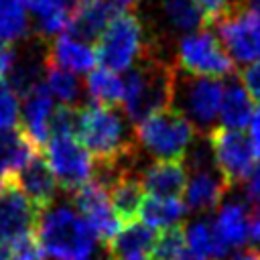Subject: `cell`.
<instances>
[{
    "mask_svg": "<svg viewBox=\"0 0 260 260\" xmlns=\"http://www.w3.org/2000/svg\"><path fill=\"white\" fill-rule=\"evenodd\" d=\"M134 65L124 77V114L134 126L142 120L173 108L177 87V67L167 63L158 53L152 51Z\"/></svg>",
    "mask_w": 260,
    "mask_h": 260,
    "instance_id": "obj_1",
    "label": "cell"
},
{
    "mask_svg": "<svg viewBox=\"0 0 260 260\" xmlns=\"http://www.w3.org/2000/svg\"><path fill=\"white\" fill-rule=\"evenodd\" d=\"M75 136L93 156V162L118 160L138 150L126 118L118 110L106 106L85 104L77 108Z\"/></svg>",
    "mask_w": 260,
    "mask_h": 260,
    "instance_id": "obj_2",
    "label": "cell"
},
{
    "mask_svg": "<svg viewBox=\"0 0 260 260\" xmlns=\"http://www.w3.org/2000/svg\"><path fill=\"white\" fill-rule=\"evenodd\" d=\"M35 228L45 256L53 260H91L95 256L98 236L71 207L51 205L39 215Z\"/></svg>",
    "mask_w": 260,
    "mask_h": 260,
    "instance_id": "obj_3",
    "label": "cell"
},
{
    "mask_svg": "<svg viewBox=\"0 0 260 260\" xmlns=\"http://www.w3.org/2000/svg\"><path fill=\"white\" fill-rule=\"evenodd\" d=\"M199 132L175 108L154 114L134 126L138 150L156 160H185Z\"/></svg>",
    "mask_w": 260,
    "mask_h": 260,
    "instance_id": "obj_4",
    "label": "cell"
},
{
    "mask_svg": "<svg viewBox=\"0 0 260 260\" xmlns=\"http://www.w3.org/2000/svg\"><path fill=\"white\" fill-rule=\"evenodd\" d=\"M144 24L138 16L126 14L112 20L98 39L95 57L110 71H130L150 49Z\"/></svg>",
    "mask_w": 260,
    "mask_h": 260,
    "instance_id": "obj_5",
    "label": "cell"
},
{
    "mask_svg": "<svg viewBox=\"0 0 260 260\" xmlns=\"http://www.w3.org/2000/svg\"><path fill=\"white\" fill-rule=\"evenodd\" d=\"M177 65L193 77H225L234 73V61L221 41L205 28L187 32L177 43Z\"/></svg>",
    "mask_w": 260,
    "mask_h": 260,
    "instance_id": "obj_6",
    "label": "cell"
},
{
    "mask_svg": "<svg viewBox=\"0 0 260 260\" xmlns=\"http://www.w3.org/2000/svg\"><path fill=\"white\" fill-rule=\"evenodd\" d=\"M223 83L213 77H177L173 108L179 110L199 134L211 132L219 116Z\"/></svg>",
    "mask_w": 260,
    "mask_h": 260,
    "instance_id": "obj_7",
    "label": "cell"
},
{
    "mask_svg": "<svg viewBox=\"0 0 260 260\" xmlns=\"http://www.w3.org/2000/svg\"><path fill=\"white\" fill-rule=\"evenodd\" d=\"M217 39L234 63L252 65L260 61V8L236 6L215 20Z\"/></svg>",
    "mask_w": 260,
    "mask_h": 260,
    "instance_id": "obj_8",
    "label": "cell"
},
{
    "mask_svg": "<svg viewBox=\"0 0 260 260\" xmlns=\"http://www.w3.org/2000/svg\"><path fill=\"white\" fill-rule=\"evenodd\" d=\"M211 154H213V165L215 171L223 177L230 189L236 185L244 183L248 175L252 173L254 165V152L250 146V140L244 132L240 130H228V128H213L211 132L205 134Z\"/></svg>",
    "mask_w": 260,
    "mask_h": 260,
    "instance_id": "obj_9",
    "label": "cell"
},
{
    "mask_svg": "<svg viewBox=\"0 0 260 260\" xmlns=\"http://www.w3.org/2000/svg\"><path fill=\"white\" fill-rule=\"evenodd\" d=\"M43 150L45 160L63 191L73 193L91 179L93 158L75 136H51Z\"/></svg>",
    "mask_w": 260,
    "mask_h": 260,
    "instance_id": "obj_10",
    "label": "cell"
},
{
    "mask_svg": "<svg viewBox=\"0 0 260 260\" xmlns=\"http://www.w3.org/2000/svg\"><path fill=\"white\" fill-rule=\"evenodd\" d=\"M69 195H71V203L75 205L77 211L83 213V219L91 225L98 240L108 244L120 230V219L112 209L108 191L89 179Z\"/></svg>",
    "mask_w": 260,
    "mask_h": 260,
    "instance_id": "obj_11",
    "label": "cell"
},
{
    "mask_svg": "<svg viewBox=\"0 0 260 260\" xmlns=\"http://www.w3.org/2000/svg\"><path fill=\"white\" fill-rule=\"evenodd\" d=\"M55 112L53 95L45 81H41L37 87H32L24 95V106L20 114V130L24 136L35 144L37 150H43V146L49 142V122Z\"/></svg>",
    "mask_w": 260,
    "mask_h": 260,
    "instance_id": "obj_12",
    "label": "cell"
},
{
    "mask_svg": "<svg viewBox=\"0 0 260 260\" xmlns=\"http://www.w3.org/2000/svg\"><path fill=\"white\" fill-rule=\"evenodd\" d=\"M12 183L28 197V201L37 207L39 213H43L45 209H49L55 201L57 195V179L51 173L45 156L41 152H37L14 177Z\"/></svg>",
    "mask_w": 260,
    "mask_h": 260,
    "instance_id": "obj_13",
    "label": "cell"
},
{
    "mask_svg": "<svg viewBox=\"0 0 260 260\" xmlns=\"http://www.w3.org/2000/svg\"><path fill=\"white\" fill-rule=\"evenodd\" d=\"M39 215L37 207L10 179L0 191V238L12 242L16 236L30 232V228L37 225Z\"/></svg>",
    "mask_w": 260,
    "mask_h": 260,
    "instance_id": "obj_14",
    "label": "cell"
},
{
    "mask_svg": "<svg viewBox=\"0 0 260 260\" xmlns=\"http://www.w3.org/2000/svg\"><path fill=\"white\" fill-rule=\"evenodd\" d=\"M250 205L242 197H228L219 207L211 225L221 240V244L232 252L236 248L246 246L250 240Z\"/></svg>",
    "mask_w": 260,
    "mask_h": 260,
    "instance_id": "obj_15",
    "label": "cell"
},
{
    "mask_svg": "<svg viewBox=\"0 0 260 260\" xmlns=\"http://www.w3.org/2000/svg\"><path fill=\"white\" fill-rule=\"evenodd\" d=\"M228 191V183L215 169L191 171L183 191L185 205L193 213H209L223 203Z\"/></svg>",
    "mask_w": 260,
    "mask_h": 260,
    "instance_id": "obj_16",
    "label": "cell"
},
{
    "mask_svg": "<svg viewBox=\"0 0 260 260\" xmlns=\"http://www.w3.org/2000/svg\"><path fill=\"white\" fill-rule=\"evenodd\" d=\"M81 0H26L32 30L39 41H49L69 28L73 12Z\"/></svg>",
    "mask_w": 260,
    "mask_h": 260,
    "instance_id": "obj_17",
    "label": "cell"
},
{
    "mask_svg": "<svg viewBox=\"0 0 260 260\" xmlns=\"http://www.w3.org/2000/svg\"><path fill=\"white\" fill-rule=\"evenodd\" d=\"M142 189L152 197H177L187 185V167L183 160H152L138 169Z\"/></svg>",
    "mask_w": 260,
    "mask_h": 260,
    "instance_id": "obj_18",
    "label": "cell"
},
{
    "mask_svg": "<svg viewBox=\"0 0 260 260\" xmlns=\"http://www.w3.org/2000/svg\"><path fill=\"white\" fill-rule=\"evenodd\" d=\"M47 61L71 73H89L93 71L98 57L95 49L89 43L69 32H63L51 41L47 49Z\"/></svg>",
    "mask_w": 260,
    "mask_h": 260,
    "instance_id": "obj_19",
    "label": "cell"
},
{
    "mask_svg": "<svg viewBox=\"0 0 260 260\" xmlns=\"http://www.w3.org/2000/svg\"><path fill=\"white\" fill-rule=\"evenodd\" d=\"M43 41L32 43L24 55L16 53V61L8 73V83L16 91V95H26L32 87H37L43 79L45 67H47V49L41 45Z\"/></svg>",
    "mask_w": 260,
    "mask_h": 260,
    "instance_id": "obj_20",
    "label": "cell"
},
{
    "mask_svg": "<svg viewBox=\"0 0 260 260\" xmlns=\"http://www.w3.org/2000/svg\"><path fill=\"white\" fill-rule=\"evenodd\" d=\"M254 100L244 87L242 81L232 79L223 85V95H221V106H219V122L221 128L228 130H244L252 116H254Z\"/></svg>",
    "mask_w": 260,
    "mask_h": 260,
    "instance_id": "obj_21",
    "label": "cell"
},
{
    "mask_svg": "<svg viewBox=\"0 0 260 260\" xmlns=\"http://www.w3.org/2000/svg\"><path fill=\"white\" fill-rule=\"evenodd\" d=\"M154 240H156L154 230H150L140 221H130L116 232V236L106 244V250L110 260H120L128 256H146L150 254Z\"/></svg>",
    "mask_w": 260,
    "mask_h": 260,
    "instance_id": "obj_22",
    "label": "cell"
},
{
    "mask_svg": "<svg viewBox=\"0 0 260 260\" xmlns=\"http://www.w3.org/2000/svg\"><path fill=\"white\" fill-rule=\"evenodd\" d=\"M187 205L179 197H144L142 207L138 215L142 217V223L150 230H171L179 228L181 221L187 217Z\"/></svg>",
    "mask_w": 260,
    "mask_h": 260,
    "instance_id": "obj_23",
    "label": "cell"
},
{
    "mask_svg": "<svg viewBox=\"0 0 260 260\" xmlns=\"http://www.w3.org/2000/svg\"><path fill=\"white\" fill-rule=\"evenodd\" d=\"M110 203L120 219V223H130L138 215L142 201H144V189L140 185L138 173H126L122 175L112 187H110Z\"/></svg>",
    "mask_w": 260,
    "mask_h": 260,
    "instance_id": "obj_24",
    "label": "cell"
},
{
    "mask_svg": "<svg viewBox=\"0 0 260 260\" xmlns=\"http://www.w3.org/2000/svg\"><path fill=\"white\" fill-rule=\"evenodd\" d=\"M39 150L24 136L22 130H4L0 132V173L12 179Z\"/></svg>",
    "mask_w": 260,
    "mask_h": 260,
    "instance_id": "obj_25",
    "label": "cell"
},
{
    "mask_svg": "<svg viewBox=\"0 0 260 260\" xmlns=\"http://www.w3.org/2000/svg\"><path fill=\"white\" fill-rule=\"evenodd\" d=\"M158 16L167 28L177 32H193L207 20L195 0H156Z\"/></svg>",
    "mask_w": 260,
    "mask_h": 260,
    "instance_id": "obj_26",
    "label": "cell"
},
{
    "mask_svg": "<svg viewBox=\"0 0 260 260\" xmlns=\"http://www.w3.org/2000/svg\"><path fill=\"white\" fill-rule=\"evenodd\" d=\"M183 236H185L187 250H191L193 254L203 256L207 260H211V258L223 260L230 254V250L217 238V234L211 225V219H207V217H199V219L183 225Z\"/></svg>",
    "mask_w": 260,
    "mask_h": 260,
    "instance_id": "obj_27",
    "label": "cell"
},
{
    "mask_svg": "<svg viewBox=\"0 0 260 260\" xmlns=\"http://www.w3.org/2000/svg\"><path fill=\"white\" fill-rule=\"evenodd\" d=\"M85 93L91 104L114 108L124 100V77L106 67L93 69L85 77Z\"/></svg>",
    "mask_w": 260,
    "mask_h": 260,
    "instance_id": "obj_28",
    "label": "cell"
},
{
    "mask_svg": "<svg viewBox=\"0 0 260 260\" xmlns=\"http://www.w3.org/2000/svg\"><path fill=\"white\" fill-rule=\"evenodd\" d=\"M32 22L26 0H0V41L6 45L30 37Z\"/></svg>",
    "mask_w": 260,
    "mask_h": 260,
    "instance_id": "obj_29",
    "label": "cell"
},
{
    "mask_svg": "<svg viewBox=\"0 0 260 260\" xmlns=\"http://www.w3.org/2000/svg\"><path fill=\"white\" fill-rule=\"evenodd\" d=\"M45 75H47V87H49L51 95H55L61 102V106L73 108V106L79 104L81 93H83V85H81V81L77 79L75 73L65 71V69L47 61Z\"/></svg>",
    "mask_w": 260,
    "mask_h": 260,
    "instance_id": "obj_30",
    "label": "cell"
},
{
    "mask_svg": "<svg viewBox=\"0 0 260 260\" xmlns=\"http://www.w3.org/2000/svg\"><path fill=\"white\" fill-rule=\"evenodd\" d=\"M185 252V236H183V228H171L160 232V236H156L148 258L150 260H179V256Z\"/></svg>",
    "mask_w": 260,
    "mask_h": 260,
    "instance_id": "obj_31",
    "label": "cell"
},
{
    "mask_svg": "<svg viewBox=\"0 0 260 260\" xmlns=\"http://www.w3.org/2000/svg\"><path fill=\"white\" fill-rule=\"evenodd\" d=\"M20 124L18 95L8 81H0V132L14 130Z\"/></svg>",
    "mask_w": 260,
    "mask_h": 260,
    "instance_id": "obj_32",
    "label": "cell"
},
{
    "mask_svg": "<svg viewBox=\"0 0 260 260\" xmlns=\"http://www.w3.org/2000/svg\"><path fill=\"white\" fill-rule=\"evenodd\" d=\"M10 260H45V250L32 230L10 242Z\"/></svg>",
    "mask_w": 260,
    "mask_h": 260,
    "instance_id": "obj_33",
    "label": "cell"
},
{
    "mask_svg": "<svg viewBox=\"0 0 260 260\" xmlns=\"http://www.w3.org/2000/svg\"><path fill=\"white\" fill-rule=\"evenodd\" d=\"M77 130V110L69 106L55 108L51 122H49V134L51 136H75Z\"/></svg>",
    "mask_w": 260,
    "mask_h": 260,
    "instance_id": "obj_34",
    "label": "cell"
},
{
    "mask_svg": "<svg viewBox=\"0 0 260 260\" xmlns=\"http://www.w3.org/2000/svg\"><path fill=\"white\" fill-rule=\"evenodd\" d=\"M244 199L250 207L260 209V162L252 169V173L244 181Z\"/></svg>",
    "mask_w": 260,
    "mask_h": 260,
    "instance_id": "obj_35",
    "label": "cell"
},
{
    "mask_svg": "<svg viewBox=\"0 0 260 260\" xmlns=\"http://www.w3.org/2000/svg\"><path fill=\"white\" fill-rule=\"evenodd\" d=\"M195 2H197L199 8L203 10L205 18L211 20V22H215L219 16H223V14H228L232 8H236L234 0H195Z\"/></svg>",
    "mask_w": 260,
    "mask_h": 260,
    "instance_id": "obj_36",
    "label": "cell"
},
{
    "mask_svg": "<svg viewBox=\"0 0 260 260\" xmlns=\"http://www.w3.org/2000/svg\"><path fill=\"white\" fill-rule=\"evenodd\" d=\"M244 87L248 89V93L252 95L254 102H260V61L246 65V69L242 71V79Z\"/></svg>",
    "mask_w": 260,
    "mask_h": 260,
    "instance_id": "obj_37",
    "label": "cell"
},
{
    "mask_svg": "<svg viewBox=\"0 0 260 260\" xmlns=\"http://www.w3.org/2000/svg\"><path fill=\"white\" fill-rule=\"evenodd\" d=\"M100 2L106 8V12L110 14L112 20L130 14V10H134L136 4H138V0H100Z\"/></svg>",
    "mask_w": 260,
    "mask_h": 260,
    "instance_id": "obj_38",
    "label": "cell"
},
{
    "mask_svg": "<svg viewBox=\"0 0 260 260\" xmlns=\"http://www.w3.org/2000/svg\"><path fill=\"white\" fill-rule=\"evenodd\" d=\"M14 61H16V49L0 41V81L4 79V75L10 73Z\"/></svg>",
    "mask_w": 260,
    "mask_h": 260,
    "instance_id": "obj_39",
    "label": "cell"
},
{
    "mask_svg": "<svg viewBox=\"0 0 260 260\" xmlns=\"http://www.w3.org/2000/svg\"><path fill=\"white\" fill-rule=\"evenodd\" d=\"M248 140H250V146H252V152L256 158H260V108L254 110V116L248 124Z\"/></svg>",
    "mask_w": 260,
    "mask_h": 260,
    "instance_id": "obj_40",
    "label": "cell"
},
{
    "mask_svg": "<svg viewBox=\"0 0 260 260\" xmlns=\"http://www.w3.org/2000/svg\"><path fill=\"white\" fill-rule=\"evenodd\" d=\"M252 248L260 252V209H254L250 213V240Z\"/></svg>",
    "mask_w": 260,
    "mask_h": 260,
    "instance_id": "obj_41",
    "label": "cell"
},
{
    "mask_svg": "<svg viewBox=\"0 0 260 260\" xmlns=\"http://www.w3.org/2000/svg\"><path fill=\"white\" fill-rule=\"evenodd\" d=\"M223 260H260V252L250 248V250H242V252H238L230 258H223Z\"/></svg>",
    "mask_w": 260,
    "mask_h": 260,
    "instance_id": "obj_42",
    "label": "cell"
},
{
    "mask_svg": "<svg viewBox=\"0 0 260 260\" xmlns=\"http://www.w3.org/2000/svg\"><path fill=\"white\" fill-rule=\"evenodd\" d=\"M0 260H10V242L0 238Z\"/></svg>",
    "mask_w": 260,
    "mask_h": 260,
    "instance_id": "obj_43",
    "label": "cell"
},
{
    "mask_svg": "<svg viewBox=\"0 0 260 260\" xmlns=\"http://www.w3.org/2000/svg\"><path fill=\"white\" fill-rule=\"evenodd\" d=\"M179 260H207V258H203V256H197V254H193L191 250H187V248H185V252L179 256Z\"/></svg>",
    "mask_w": 260,
    "mask_h": 260,
    "instance_id": "obj_44",
    "label": "cell"
},
{
    "mask_svg": "<svg viewBox=\"0 0 260 260\" xmlns=\"http://www.w3.org/2000/svg\"><path fill=\"white\" fill-rule=\"evenodd\" d=\"M120 260H150L146 256H128V258H120Z\"/></svg>",
    "mask_w": 260,
    "mask_h": 260,
    "instance_id": "obj_45",
    "label": "cell"
},
{
    "mask_svg": "<svg viewBox=\"0 0 260 260\" xmlns=\"http://www.w3.org/2000/svg\"><path fill=\"white\" fill-rule=\"evenodd\" d=\"M252 4V8H260V0H248Z\"/></svg>",
    "mask_w": 260,
    "mask_h": 260,
    "instance_id": "obj_46",
    "label": "cell"
}]
</instances>
